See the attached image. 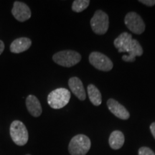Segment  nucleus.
<instances>
[{
  "label": "nucleus",
  "instance_id": "1",
  "mask_svg": "<svg viewBox=\"0 0 155 155\" xmlns=\"http://www.w3.org/2000/svg\"><path fill=\"white\" fill-rule=\"evenodd\" d=\"M91 147L90 139L84 134H78L71 139L68 152L71 155H86Z\"/></svg>",
  "mask_w": 155,
  "mask_h": 155
},
{
  "label": "nucleus",
  "instance_id": "2",
  "mask_svg": "<svg viewBox=\"0 0 155 155\" xmlns=\"http://www.w3.org/2000/svg\"><path fill=\"white\" fill-rule=\"evenodd\" d=\"M71 93L68 89L59 88L51 91L48 96V103L54 109H60L65 107L69 103Z\"/></svg>",
  "mask_w": 155,
  "mask_h": 155
},
{
  "label": "nucleus",
  "instance_id": "3",
  "mask_svg": "<svg viewBox=\"0 0 155 155\" xmlns=\"http://www.w3.org/2000/svg\"><path fill=\"white\" fill-rule=\"evenodd\" d=\"M11 138L17 146H24L28 143L29 134L26 127L22 121L15 120L11 124L9 128Z\"/></svg>",
  "mask_w": 155,
  "mask_h": 155
},
{
  "label": "nucleus",
  "instance_id": "4",
  "mask_svg": "<svg viewBox=\"0 0 155 155\" xmlns=\"http://www.w3.org/2000/svg\"><path fill=\"white\" fill-rule=\"evenodd\" d=\"M53 60L58 65L63 67L71 68L74 66L81 61V55L74 50H63L55 53Z\"/></svg>",
  "mask_w": 155,
  "mask_h": 155
},
{
  "label": "nucleus",
  "instance_id": "5",
  "mask_svg": "<svg viewBox=\"0 0 155 155\" xmlns=\"http://www.w3.org/2000/svg\"><path fill=\"white\" fill-rule=\"evenodd\" d=\"M92 30L97 35L106 33L109 27V18L108 15L102 10H97L91 19Z\"/></svg>",
  "mask_w": 155,
  "mask_h": 155
},
{
  "label": "nucleus",
  "instance_id": "6",
  "mask_svg": "<svg viewBox=\"0 0 155 155\" xmlns=\"http://www.w3.org/2000/svg\"><path fill=\"white\" fill-rule=\"evenodd\" d=\"M89 62L94 68L101 71H111L114 64L107 56L99 52H93L89 55Z\"/></svg>",
  "mask_w": 155,
  "mask_h": 155
},
{
  "label": "nucleus",
  "instance_id": "7",
  "mask_svg": "<svg viewBox=\"0 0 155 155\" xmlns=\"http://www.w3.org/2000/svg\"><path fill=\"white\" fill-rule=\"evenodd\" d=\"M124 23L128 29L133 33L140 35L144 32L145 24L142 18L137 13L131 12L126 15Z\"/></svg>",
  "mask_w": 155,
  "mask_h": 155
},
{
  "label": "nucleus",
  "instance_id": "8",
  "mask_svg": "<svg viewBox=\"0 0 155 155\" xmlns=\"http://www.w3.org/2000/svg\"><path fill=\"white\" fill-rule=\"evenodd\" d=\"M12 13L17 20L19 22H25L31 17V10L25 3L21 2H15Z\"/></svg>",
  "mask_w": 155,
  "mask_h": 155
},
{
  "label": "nucleus",
  "instance_id": "9",
  "mask_svg": "<svg viewBox=\"0 0 155 155\" xmlns=\"http://www.w3.org/2000/svg\"><path fill=\"white\" fill-rule=\"evenodd\" d=\"M107 106L109 111L119 119L127 120L130 117V114L124 106L119 104L117 101L110 98L107 101Z\"/></svg>",
  "mask_w": 155,
  "mask_h": 155
},
{
  "label": "nucleus",
  "instance_id": "10",
  "mask_svg": "<svg viewBox=\"0 0 155 155\" xmlns=\"http://www.w3.org/2000/svg\"><path fill=\"white\" fill-rule=\"evenodd\" d=\"M132 35L128 32H123L114 40V45L119 53H129L132 42Z\"/></svg>",
  "mask_w": 155,
  "mask_h": 155
},
{
  "label": "nucleus",
  "instance_id": "11",
  "mask_svg": "<svg viewBox=\"0 0 155 155\" xmlns=\"http://www.w3.org/2000/svg\"><path fill=\"white\" fill-rule=\"evenodd\" d=\"M68 86L71 91L81 101H84L86 98V91L83 87V83L78 78L72 77L69 79Z\"/></svg>",
  "mask_w": 155,
  "mask_h": 155
},
{
  "label": "nucleus",
  "instance_id": "12",
  "mask_svg": "<svg viewBox=\"0 0 155 155\" xmlns=\"http://www.w3.org/2000/svg\"><path fill=\"white\" fill-rule=\"evenodd\" d=\"M26 106L29 113L34 117H39L42 114V106L36 96L30 95L26 99Z\"/></svg>",
  "mask_w": 155,
  "mask_h": 155
},
{
  "label": "nucleus",
  "instance_id": "13",
  "mask_svg": "<svg viewBox=\"0 0 155 155\" xmlns=\"http://www.w3.org/2000/svg\"><path fill=\"white\" fill-rule=\"evenodd\" d=\"M32 41L28 38H19L15 40L11 43L10 51L13 53H21L30 48Z\"/></svg>",
  "mask_w": 155,
  "mask_h": 155
},
{
  "label": "nucleus",
  "instance_id": "14",
  "mask_svg": "<svg viewBox=\"0 0 155 155\" xmlns=\"http://www.w3.org/2000/svg\"><path fill=\"white\" fill-rule=\"evenodd\" d=\"M129 55L122 56V60L124 62L133 63L136 61L137 56H141L143 54V49L138 40L133 39L131 42V46L129 51Z\"/></svg>",
  "mask_w": 155,
  "mask_h": 155
},
{
  "label": "nucleus",
  "instance_id": "15",
  "mask_svg": "<svg viewBox=\"0 0 155 155\" xmlns=\"http://www.w3.org/2000/svg\"><path fill=\"white\" fill-rule=\"evenodd\" d=\"M124 135L121 131H114L108 139V144L111 149L117 150L121 149L124 144Z\"/></svg>",
  "mask_w": 155,
  "mask_h": 155
},
{
  "label": "nucleus",
  "instance_id": "16",
  "mask_svg": "<svg viewBox=\"0 0 155 155\" xmlns=\"http://www.w3.org/2000/svg\"><path fill=\"white\" fill-rule=\"evenodd\" d=\"M87 91L91 102L96 106H100L102 102V96L99 90L94 85L90 84L88 86Z\"/></svg>",
  "mask_w": 155,
  "mask_h": 155
},
{
  "label": "nucleus",
  "instance_id": "17",
  "mask_svg": "<svg viewBox=\"0 0 155 155\" xmlns=\"http://www.w3.org/2000/svg\"><path fill=\"white\" fill-rule=\"evenodd\" d=\"M89 0H75L73 2L72 9L75 12H81L89 6Z\"/></svg>",
  "mask_w": 155,
  "mask_h": 155
},
{
  "label": "nucleus",
  "instance_id": "18",
  "mask_svg": "<svg viewBox=\"0 0 155 155\" xmlns=\"http://www.w3.org/2000/svg\"><path fill=\"white\" fill-rule=\"evenodd\" d=\"M139 155H155V153L150 148L147 147H142L139 150Z\"/></svg>",
  "mask_w": 155,
  "mask_h": 155
},
{
  "label": "nucleus",
  "instance_id": "19",
  "mask_svg": "<svg viewBox=\"0 0 155 155\" xmlns=\"http://www.w3.org/2000/svg\"><path fill=\"white\" fill-rule=\"evenodd\" d=\"M139 2L144 4L148 7H152L155 5V0H139Z\"/></svg>",
  "mask_w": 155,
  "mask_h": 155
},
{
  "label": "nucleus",
  "instance_id": "20",
  "mask_svg": "<svg viewBox=\"0 0 155 155\" xmlns=\"http://www.w3.org/2000/svg\"><path fill=\"white\" fill-rule=\"evenodd\" d=\"M150 131L152 136L155 139V122H153L152 124L150 125Z\"/></svg>",
  "mask_w": 155,
  "mask_h": 155
},
{
  "label": "nucleus",
  "instance_id": "21",
  "mask_svg": "<svg viewBox=\"0 0 155 155\" xmlns=\"http://www.w3.org/2000/svg\"><path fill=\"white\" fill-rule=\"evenodd\" d=\"M4 50H5V44H4L3 41L0 40V55L3 53Z\"/></svg>",
  "mask_w": 155,
  "mask_h": 155
},
{
  "label": "nucleus",
  "instance_id": "22",
  "mask_svg": "<svg viewBox=\"0 0 155 155\" xmlns=\"http://www.w3.org/2000/svg\"><path fill=\"white\" fill-rule=\"evenodd\" d=\"M25 155H31V154H25Z\"/></svg>",
  "mask_w": 155,
  "mask_h": 155
}]
</instances>
